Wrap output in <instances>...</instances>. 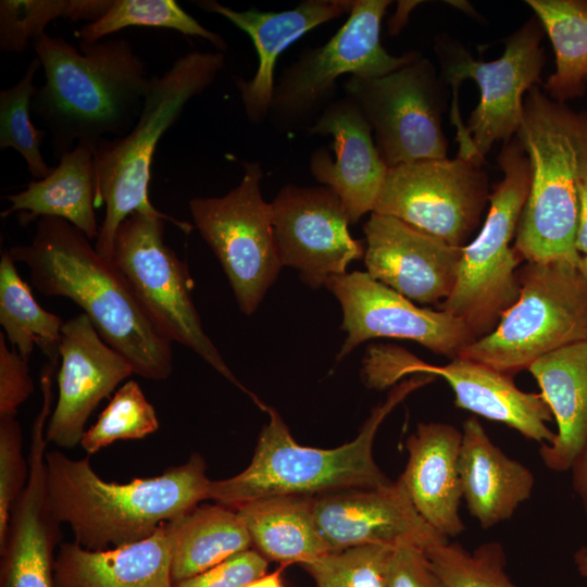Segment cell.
<instances>
[{
  "mask_svg": "<svg viewBox=\"0 0 587 587\" xmlns=\"http://www.w3.org/2000/svg\"><path fill=\"white\" fill-rule=\"evenodd\" d=\"M33 48L45 83L37 87L32 112L45 125L57 158L78 142L96 147L133 128L151 77L127 39L79 41L76 48L46 33Z\"/></svg>",
  "mask_w": 587,
  "mask_h": 587,
  "instance_id": "2",
  "label": "cell"
},
{
  "mask_svg": "<svg viewBox=\"0 0 587 587\" xmlns=\"http://www.w3.org/2000/svg\"><path fill=\"white\" fill-rule=\"evenodd\" d=\"M489 200L482 164L460 157L388 167L373 212L464 247Z\"/></svg>",
  "mask_w": 587,
  "mask_h": 587,
  "instance_id": "14",
  "label": "cell"
},
{
  "mask_svg": "<svg viewBox=\"0 0 587 587\" xmlns=\"http://www.w3.org/2000/svg\"><path fill=\"white\" fill-rule=\"evenodd\" d=\"M548 34L555 71L545 84L554 101L579 98L587 89V0H526Z\"/></svg>",
  "mask_w": 587,
  "mask_h": 587,
  "instance_id": "31",
  "label": "cell"
},
{
  "mask_svg": "<svg viewBox=\"0 0 587 587\" xmlns=\"http://www.w3.org/2000/svg\"><path fill=\"white\" fill-rule=\"evenodd\" d=\"M164 221L141 212L126 217L116 230L111 262L165 338L190 348L255 401L203 330L191 298L188 268L164 242Z\"/></svg>",
  "mask_w": 587,
  "mask_h": 587,
  "instance_id": "10",
  "label": "cell"
},
{
  "mask_svg": "<svg viewBox=\"0 0 587 587\" xmlns=\"http://www.w3.org/2000/svg\"><path fill=\"white\" fill-rule=\"evenodd\" d=\"M159 428L153 405L139 384L125 383L112 397L98 421L84 433L80 446L88 454L122 439H141Z\"/></svg>",
  "mask_w": 587,
  "mask_h": 587,
  "instance_id": "38",
  "label": "cell"
},
{
  "mask_svg": "<svg viewBox=\"0 0 587 587\" xmlns=\"http://www.w3.org/2000/svg\"><path fill=\"white\" fill-rule=\"evenodd\" d=\"M53 587H174L164 524L148 539L110 550L62 544L54 557Z\"/></svg>",
  "mask_w": 587,
  "mask_h": 587,
  "instance_id": "27",
  "label": "cell"
},
{
  "mask_svg": "<svg viewBox=\"0 0 587 587\" xmlns=\"http://www.w3.org/2000/svg\"><path fill=\"white\" fill-rule=\"evenodd\" d=\"M239 184L221 197H195L189 203L196 228L220 261L239 310L250 315L282 268L271 207L261 192L259 161H245Z\"/></svg>",
  "mask_w": 587,
  "mask_h": 587,
  "instance_id": "12",
  "label": "cell"
},
{
  "mask_svg": "<svg viewBox=\"0 0 587 587\" xmlns=\"http://www.w3.org/2000/svg\"><path fill=\"white\" fill-rule=\"evenodd\" d=\"M396 546L367 544L328 551L299 565L315 587H387Z\"/></svg>",
  "mask_w": 587,
  "mask_h": 587,
  "instance_id": "37",
  "label": "cell"
},
{
  "mask_svg": "<svg viewBox=\"0 0 587 587\" xmlns=\"http://www.w3.org/2000/svg\"><path fill=\"white\" fill-rule=\"evenodd\" d=\"M498 163L503 178L489 195V210L477 237L463 247L458 278L440 310L462 320L476 338L489 334L519 298L514 246L530 186L529 160L516 137L504 142Z\"/></svg>",
  "mask_w": 587,
  "mask_h": 587,
  "instance_id": "8",
  "label": "cell"
},
{
  "mask_svg": "<svg viewBox=\"0 0 587 587\" xmlns=\"http://www.w3.org/2000/svg\"><path fill=\"white\" fill-rule=\"evenodd\" d=\"M46 474L54 517L68 525L74 542L92 551L148 539L207 500L211 484L199 453L159 476L118 484L101 478L88 457L71 459L51 450L46 452Z\"/></svg>",
  "mask_w": 587,
  "mask_h": 587,
  "instance_id": "3",
  "label": "cell"
},
{
  "mask_svg": "<svg viewBox=\"0 0 587 587\" xmlns=\"http://www.w3.org/2000/svg\"><path fill=\"white\" fill-rule=\"evenodd\" d=\"M95 147L78 142L59 159V164L42 179H33L20 192L7 195L9 207L2 217L16 213L22 225L41 217H60L77 227L89 240L98 238L95 208L97 174Z\"/></svg>",
  "mask_w": 587,
  "mask_h": 587,
  "instance_id": "28",
  "label": "cell"
},
{
  "mask_svg": "<svg viewBox=\"0 0 587 587\" xmlns=\"http://www.w3.org/2000/svg\"><path fill=\"white\" fill-rule=\"evenodd\" d=\"M325 286L341 305L340 328L347 333L337 361L372 338L412 340L451 359L477 339L462 320L444 310L420 308L366 272L332 276Z\"/></svg>",
  "mask_w": 587,
  "mask_h": 587,
  "instance_id": "16",
  "label": "cell"
},
{
  "mask_svg": "<svg viewBox=\"0 0 587 587\" xmlns=\"http://www.w3.org/2000/svg\"><path fill=\"white\" fill-rule=\"evenodd\" d=\"M575 247L580 255H587V178L579 188V214Z\"/></svg>",
  "mask_w": 587,
  "mask_h": 587,
  "instance_id": "44",
  "label": "cell"
},
{
  "mask_svg": "<svg viewBox=\"0 0 587 587\" xmlns=\"http://www.w3.org/2000/svg\"><path fill=\"white\" fill-rule=\"evenodd\" d=\"M285 565H282L278 570L274 572H266L262 576L250 582L245 587H284L282 578V571Z\"/></svg>",
  "mask_w": 587,
  "mask_h": 587,
  "instance_id": "45",
  "label": "cell"
},
{
  "mask_svg": "<svg viewBox=\"0 0 587 587\" xmlns=\"http://www.w3.org/2000/svg\"><path fill=\"white\" fill-rule=\"evenodd\" d=\"M0 323L12 348L28 362L35 346L49 357L59 359L62 319L41 308L32 290L17 273L8 251L0 260Z\"/></svg>",
  "mask_w": 587,
  "mask_h": 587,
  "instance_id": "32",
  "label": "cell"
},
{
  "mask_svg": "<svg viewBox=\"0 0 587 587\" xmlns=\"http://www.w3.org/2000/svg\"><path fill=\"white\" fill-rule=\"evenodd\" d=\"M354 0H304L284 11H237L215 0L196 1V5L218 14L246 33L257 51L258 68L250 79L237 78L245 114L253 125L270 117L278 57L295 41L315 27L350 13Z\"/></svg>",
  "mask_w": 587,
  "mask_h": 587,
  "instance_id": "23",
  "label": "cell"
},
{
  "mask_svg": "<svg viewBox=\"0 0 587 587\" xmlns=\"http://www.w3.org/2000/svg\"><path fill=\"white\" fill-rule=\"evenodd\" d=\"M307 133L333 137L335 159L319 147L310 154L309 168L320 184L336 192L350 223H358L374 211L388 171L371 126L357 103L344 96L330 102Z\"/></svg>",
  "mask_w": 587,
  "mask_h": 587,
  "instance_id": "22",
  "label": "cell"
},
{
  "mask_svg": "<svg viewBox=\"0 0 587 587\" xmlns=\"http://www.w3.org/2000/svg\"><path fill=\"white\" fill-rule=\"evenodd\" d=\"M388 0H354L348 18L319 47L304 50L275 84L270 117L280 132L308 129L335 100L344 75L378 77L415 61L420 53L390 54L382 45Z\"/></svg>",
  "mask_w": 587,
  "mask_h": 587,
  "instance_id": "9",
  "label": "cell"
},
{
  "mask_svg": "<svg viewBox=\"0 0 587 587\" xmlns=\"http://www.w3.org/2000/svg\"><path fill=\"white\" fill-rule=\"evenodd\" d=\"M112 0H1L0 50L26 51L57 18L87 23L99 20Z\"/></svg>",
  "mask_w": 587,
  "mask_h": 587,
  "instance_id": "34",
  "label": "cell"
},
{
  "mask_svg": "<svg viewBox=\"0 0 587 587\" xmlns=\"http://www.w3.org/2000/svg\"><path fill=\"white\" fill-rule=\"evenodd\" d=\"M570 472L572 488L587 517V445L575 459Z\"/></svg>",
  "mask_w": 587,
  "mask_h": 587,
  "instance_id": "43",
  "label": "cell"
},
{
  "mask_svg": "<svg viewBox=\"0 0 587 587\" xmlns=\"http://www.w3.org/2000/svg\"><path fill=\"white\" fill-rule=\"evenodd\" d=\"M130 26L173 29L185 36L202 38L224 52V38L202 26L175 0H112L97 21L85 23L76 33L79 41L95 42Z\"/></svg>",
  "mask_w": 587,
  "mask_h": 587,
  "instance_id": "33",
  "label": "cell"
},
{
  "mask_svg": "<svg viewBox=\"0 0 587 587\" xmlns=\"http://www.w3.org/2000/svg\"><path fill=\"white\" fill-rule=\"evenodd\" d=\"M424 552L448 587H520L508 576L507 554L499 541L482 544L472 552L458 542L442 541Z\"/></svg>",
  "mask_w": 587,
  "mask_h": 587,
  "instance_id": "36",
  "label": "cell"
},
{
  "mask_svg": "<svg viewBox=\"0 0 587 587\" xmlns=\"http://www.w3.org/2000/svg\"><path fill=\"white\" fill-rule=\"evenodd\" d=\"M34 391L28 362L15 348H9L0 334V419L15 417L18 407Z\"/></svg>",
  "mask_w": 587,
  "mask_h": 587,
  "instance_id": "41",
  "label": "cell"
},
{
  "mask_svg": "<svg viewBox=\"0 0 587 587\" xmlns=\"http://www.w3.org/2000/svg\"><path fill=\"white\" fill-rule=\"evenodd\" d=\"M458 469L462 498L484 529L511 519L534 489L532 471L497 447L476 416L463 423Z\"/></svg>",
  "mask_w": 587,
  "mask_h": 587,
  "instance_id": "25",
  "label": "cell"
},
{
  "mask_svg": "<svg viewBox=\"0 0 587 587\" xmlns=\"http://www.w3.org/2000/svg\"><path fill=\"white\" fill-rule=\"evenodd\" d=\"M462 432L447 423H420L405 441L409 453L397 482L421 517L445 538L465 530L460 516L458 459Z\"/></svg>",
  "mask_w": 587,
  "mask_h": 587,
  "instance_id": "24",
  "label": "cell"
},
{
  "mask_svg": "<svg viewBox=\"0 0 587 587\" xmlns=\"http://www.w3.org/2000/svg\"><path fill=\"white\" fill-rule=\"evenodd\" d=\"M253 549L268 562L300 564L329 551L319 529L313 497L273 496L236 509Z\"/></svg>",
  "mask_w": 587,
  "mask_h": 587,
  "instance_id": "30",
  "label": "cell"
},
{
  "mask_svg": "<svg viewBox=\"0 0 587 587\" xmlns=\"http://www.w3.org/2000/svg\"><path fill=\"white\" fill-rule=\"evenodd\" d=\"M225 66L223 52L190 51L177 58L161 76L151 77L141 113L123 137L105 138L95 147L96 207L105 204L95 248L111 261L120 224L135 212L164 217L188 233L192 226L155 209L149 183L157 146L180 117L186 104L204 92Z\"/></svg>",
  "mask_w": 587,
  "mask_h": 587,
  "instance_id": "6",
  "label": "cell"
},
{
  "mask_svg": "<svg viewBox=\"0 0 587 587\" xmlns=\"http://www.w3.org/2000/svg\"><path fill=\"white\" fill-rule=\"evenodd\" d=\"M22 438L15 417L0 419V549L5 544L12 508L28 477Z\"/></svg>",
  "mask_w": 587,
  "mask_h": 587,
  "instance_id": "39",
  "label": "cell"
},
{
  "mask_svg": "<svg viewBox=\"0 0 587 587\" xmlns=\"http://www.w3.org/2000/svg\"><path fill=\"white\" fill-rule=\"evenodd\" d=\"M366 273L411 301L446 300L458 278L463 247L394 216L372 212L363 226Z\"/></svg>",
  "mask_w": 587,
  "mask_h": 587,
  "instance_id": "19",
  "label": "cell"
},
{
  "mask_svg": "<svg viewBox=\"0 0 587 587\" xmlns=\"http://www.w3.org/2000/svg\"><path fill=\"white\" fill-rule=\"evenodd\" d=\"M371 126L388 167L421 160L446 159L441 126L447 89L434 64L419 57L383 76H350L342 85Z\"/></svg>",
  "mask_w": 587,
  "mask_h": 587,
  "instance_id": "13",
  "label": "cell"
},
{
  "mask_svg": "<svg viewBox=\"0 0 587 587\" xmlns=\"http://www.w3.org/2000/svg\"><path fill=\"white\" fill-rule=\"evenodd\" d=\"M410 374L442 377L453 389L458 408L503 423L527 439L544 445L555 437L548 426L553 415L541 394L519 389L512 375L459 357L446 365H433L401 348L367 349L362 369L367 387L385 389Z\"/></svg>",
  "mask_w": 587,
  "mask_h": 587,
  "instance_id": "15",
  "label": "cell"
},
{
  "mask_svg": "<svg viewBox=\"0 0 587 587\" xmlns=\"http://www.w3.org/2000/svg\"><path fill=\"white\" fill-rule=\"evenodd\" d=\"M59 354V396L46 439L60 448H73L80 444L86 422L99 402L134 370L103 341L85 313L64 323Z\"/></svg>",
  "mask_w": 587,
  "mask_h": 587,
  "instance_id": "20",
  "label": "cell"
},
{
  "mask_svg": "<svg viewBox=\"0 0 587 587\" xmlns=\"http://www.w3.org/2000/svg\"><path fill=\"white\" fill-rule=\"evenodd\" d=\"M545 29L536 16L504 41V52L494 61L475 60L463 47L439 39L435 50L445 83L476 82L480 100L459 136L460 157L484 163L496 141L508 142L523 120L524 93L541 83Z\"/></svg>",
  "mask_w": 587,
  "mask_h": 587,
  "instance_id": "11",
  "label": "cell"
},
{
  "mask_svg": "<svg viewBox=\"0 0 587 587\" xmlns=\"http://www.w3.org/2000/svg\"><path fill=\"white\" fill-rule=\"evenodd\" d=\"M40 67V61L34 58L22 78L0 91V148H12L18 152L35 180L45 178L53 170L41 153L48 134L37 128L30 117L32 101L37 90L34 77Z\"/></svg>",
  "mask_w": 587,
  "mask_h": 587,
  "instance_id": "35",
  "label": "cell"
},
{
  "mask_svg": "<svg viewBox=\"0 0 587 587\" xmlns=\"http://www.w3.org/2000/svg\"><path fill=\"white\" fill-rule=\"evenodd\" d=\"M580 265H582V268L587 277V255H582V259H580Z\"/></svg>",
  "mask_w": 587,
  "mask_h": 587,
  "instance_id": "47",
  "label": "cell"
},
{
  "mask_svg": "<svg viewBox=\"0 0 587 587\" xmlns=\"http://www.w3.org/2000/svg\"><path fill=\"white\" fill-rule=\"evenodd\" d=\"M313 510L329 551L367 544H411L425 550L448 541L421 517L398 482L317 495Z\"/></svg>",
  "mask_w": 587,
  "mask_h": 587,
  "instance_id": "21",
  "label": "cell"
},
{
  "mask_svg": "<svg viewBox=\"0 0 587 587\" xmlns=\"http://www.w3.org/2000/svg\"><path fill=\"white\" fill-rule=\"evenodd\" d=\"M8 252L27 266L39 292L78 304L134 374L151 380L171 375L172 341L152 323L122 273L77 227L60 217H41L30 243L13 246Z\"/></svg>",
  "mask_w": 587,
  "mask_h": 587,
  "instance_id": "1",
  "label": "cell"
},
{
  "mask_svg": "<svg viewBox=\"0 0 587 587\" xmlns=\"http://www.w3.org/2000/svg\"><path fill=\"white\" fill-rule=\"evenodd\" d=\"M57 364L49 361L41 372L42 404L32 426L28 477L12 508L5 544L0 549L1 587H53V550L60 539V523L48 496L46 427Z\"/></svg>",
  "mask_w": 587,
  "mask_h": 587,
  "instance_id": "18",
  "label": "cell"
},
{
  "mask_svg": "<svg viewBox=\"0 0 587 587\" xmlns=\"http://www.w3.org/2000/svg\"><path fill=\"white\" fill-rule=\"evenodd\" d=\"M417 375L391 389L376 405L358 436L337 448L322 449L299 445L279 413L259 401L270 420L262 428L250 464L226 479L211 480L208 499L232 508L273 496H309L391 485L376 464L373 445L386 416L411 392L435 380Z\"/></svg>",
  "mask_w": 587,
  "mask_h": 587,
  "instance_id": "4",
  "label": "cell"
},
{
  "mask_svg": "<svg viewBox=\"0 0 587 587\" xmlns=\"http://www.w3.org/2000/svg\"><path fill=\"white\" fill-rule=\"evenodd\" d=\"M527 370L558 426L553 441L540 445V458L550 471L567 472L587 445V341L552 351Z\"/></svg>",
  "mask_w": 587,
  "mask_h": 587,
  "instance_id": "26",
  "label": "cell"
},
{
  "mask_svg": "<svg viewBox=\"0 0 587 587\" xmlns=\"http://www.w3.org/2000/svg\"><path fill=\"white\" fill-rule=\"evenodd\" d=\"M387 587H448L432 567L423 549L400 544L390 560Z\"/></svg>",
  "mask_w": 587,
  "mask_h": 587,
  "instance_id": "42",
  "label": "cell"
},
{
  "mask_svg": "<svg viewBox=\"0 0 587 587\" xmlns=\"http://www.w3.org/2000/svg\"><path fill=\"white\" fill-rule=\"evenodd\" d=\"M268 561L255 549L239 552L174 587H245L267 572Z\"/></svg>",
  "mask_w": 587,
  "mask_h": 587,
  "instance_id": "40",
  "label": "cell"
},
{
  "mask_svg": "<svg viewBox=\"0 0 587 587\" xmlns=\"http://www.w3.org/2000/svg\"><path fill=\"white\" fill-rule=\"evenodd\" d=\"M515 137L529 160L530 186L514 249L526 262H579L575 238L579 188L587 178V110L574 111L534 86Z\"/></svg>",
  "mask_w": 587,
  "mask_h": 587,
  "instance_id": "5",
  "label": "cell"
},
{
  "mask_svg": "<svg viewBox=\"0 0 587 587\" xmlns=\"http://www.w3.org/2000/svg\"><path fill=\"white\" fill-rule=\"evenodd\" d=\"M517 277V300L459 358L513 375L552 351L587 341V277L580 261L526 262Z\"/></svg>",
  "mask_w": 587,
  "mask_h": 587,
  "instance_id": "7",
  "label": "cell"
},
{
  "mask_svg": "<svg viewBox=\"0 0 587 587\" xmlns=\"http://www.w3.org/2000/svg\"><path fill=\"white\" fill-rule=\"evenodd\" d=\"M174 584L205 572L253 547L250 534L232 508L201 504L164 523Z\"/></svg>",
  "mask_w": 587,
  "mask_h": 587,
  "instance_id": "29",
  "label": "cell"
},
{
  "mask_svg": "<svg viewBox=\"0 0 587 587\" xmlns=\"http://www.w3.org/2000/svg\"><path fill=\"white\" fill-rule=\"evenodd\" d=\"M279 261L311 288L325 286L364 258L366 245L349 232V217L327 186L285 185L270 202Z\"/></svg>",
  "mask_w": 587,
  "mask_h": 587,
  "instance_id": "17",
  "label": "cell"
},
{
  "mask_svg": "<svg viewBox=\"0 0 587 587\" xmlns=\"http://www.w3.org/2000/svg\"><path fill=\"white\" fill-rule=\"evenodd\" d=\"M574 564L583 577H587V547H579L573 555Z\"/></svg>",
  "mask_w": 587,
  "mask_h": 587,
  "instance_id": "46",
  "label": "cell"
}]
</instances>
